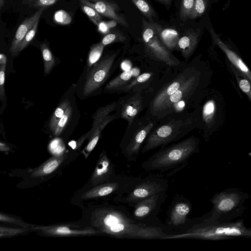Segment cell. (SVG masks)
Here are the masks:
<instances>
[{"mask_svg":"<svg viewBox=\"0 0 251 251\" xmlns=\"http://www.w3.org/2000/svg\"><path fill=\"white\" fill-rule=\"evenodd\" d=\"M82 220V224L116 238L164 239L169 235L161 227L138 223L120 207L108 205L89 207Z\"/></svg>","mask_w":251,"mask_h":251,"instance_id":"1","label":"cell"},{"mask_svg":"<svg viewBox=\"0 0 251 251\" xmlns=\"http://www.w3.org/2000/svg\"><path fill=\"white\" fill-rule=\"evenodd\" d=\"M251 237V229L245 226L244 220H241L222 223H205L202 221L193 224L184 232L169 234L164 239L188 238L222 240Z\"/></svg>","mask_w":251,"mask_h":251,"instance_id":"2","label":"cell"},{"mask_svg":"<svg viewBox=\"0 0 251 251\" xmlns=\"http://www.w3.org/2000/svg\"><path fill=\"white\" fill-rule=\"evenodd\" d=\"M199 151V141L190 138L177 144L162 149L142 163V168L148 171L161 172L184 165L191 156Z\"/></svg>","mask_w":251,"mask_h":251,"instance_id":"3","label":"cell"},{"mask_svg":"<svg viewBox=\"0 0 251 251\" xmlns=\"http://www.w3.org/2000/svg\"><path fill=\"white\" fill-rule=\"evenodd\" d=\"M249 198L248 194L236 188H227L217 193L210 200L213 204L211 211L202 221L230 222L243 214L246 208L244 203Z\"/></svg>","mask_w":251,"mask_h":251,"instance_id":"4","label":"cell"},{"mask_svg":"<svg viewBox=\"0 0 251 251\" xmlns=\"http://www.w3.org/2000/svg\"><path fill=\"white\" fill-rule=\"evenodd\" d=\"M169 182L159 175H151L138 182L124 198L119 201L134 205L139 201L155 194L166 192Z\"/></svg>","mask_w":251,"mask_h":251,"instance_id":"5","label":"cell"},{"mask_svg":"<svg viewBox=\"0 0 251 251\" xmlns=\"http://www.w3.org/2000/svg\"><path fill=\"white\" fill-rule=\"evenodd\" d=\"M142 179L136 178L129 183L124 179H113L110 181L99 184L88 189L80 190L73 199L77 204L84 201L107 196L116 193L122 194L126 191H130Z\"/></svg>","mask_w":251,"mask_h":251,"instance_id":"6","label":"cell"},{"mask_svg":"<svg viewBox=\"0 0 251 251\" xmlns=\"http://www.w3.org/2000/svg\"><path fill=\"white\" fill-rule=\"evenodd\" d=\"M115 52L106 55L93 65L87 73L83 87V95L87 96L100 88L107 78L117 55Z\"/></svg>","mask_w":251,"mask_h":251,"instance_id":"7","label":"cell"},{"mask_svg":"<svg viewBox=\"0 0 251 251\" xmlns=\"http://www.w3.org/2000/svg\"><path fill=\"white\" fill-rule=\"evenodd\" d=\"M30 230H37L46 235L51 236H92L102 234L93 228L78 224H61L48 226H35Z\"/></svg>","mask_w":251,"mask_h":251,"instance_id":"8","label":"cell"},{"mask_svg":"<svg viewBox=\"0 0 251 251\" xmlns=\"http://www.w3.org/2000/svg\"><path fill=\"white\" fill-rule=\"evenodd\" d=\"M116 177L114 165L106 152L103 151L98 160L88 182L81 189H86L113 180Z\"/></svg>","mask_w":251,"mask_h":251,"instance_id":"9","label":"cell"},{"mask_svg":"<svg viewBox=\"0 0 251 251\" xmlns=\"http://www.w3.org/2000/svg\"><path fill=\"white\" fill-rule=\"evenodd\" d=\"M166 197V192H161L144 199L135 203L133 217L136 221H143L155 216Z\"/></svg>","mask_w":251,"mask_h":251,"instance_id":"10","label":"cell"},{"mask_svg":"<svg viewBox=\"0 0 251 251\" xmlns=\"http://www.w3.org/2000/svg\"><path fill=\"white\" fill-rule=\"evenodd\" d=\"M81 3L93 8L100 15L108 18L126 27L129 26L120 7L114 2L106 0H79Z\"/></svg>","mask_w":251,"mask_h":251,"instance_id":"11","label":"cell"},{"mask_svg":"<svg viewBox=\"0 0 251 251\" xmlns=\"http://www.w3.org/2000/svg\"><path fill=\"white\" fill-rule=\"evenodd\" d=\"M191 210L192 205L187 199L175 197L168 211L167 224L174 227L184 225Z\"/></svg>","mask_w":251,"mask_h":251,"instance_id":"12","label":"cell"},{"mask_svg":"<svg viewBox=\"0 0 251 251\" xmlns=\"http://www.w3.org/2000/svg\"><path fill=\"white\" fill-rule=\"evenodd\" d=\"M120 103L121 116L127 121L128 126H130L142 108L141 97L138 93L129 94L123 98Z\"/></svg>","mask_w":251,"mask_h":251,"instance_id":"13","label":"cell"},{"mask_svg":"<svg viewBox=\"0 0 251 251\" xmlns=\"http://www.w3.org/2000/svg\"><path fill=\"white\" fill-rule=\"evenodd\" d=\"M45 10V8L39 9L33 15L25 19L20 25L9 49V51L12 54L17 55L18 54L20 45L25 36L32 28L34 23L40 19Z\"/></svg>","mask_w":251,"mask_h":251,"instance_id":"14","label":"cell"},{"mask_svg":"<svg viewBox=\"0 0 251 251\" xmlns=\"http://www.w3.org/2000/svg\"><path fill=\"white\" fill-rule=\"evenodd\" d=\"M148 125L137 130L132 135L127 145L124 149L125 156L129 160H136L139 155L141 146L150 130Z\"/></svg>","mask_w":251,"mask_h":251,"instance_id":"15","label":"cell"},{"mask_svg":"<svg viewBox=\"0 0 251 251\" xmlns=\"http://www.w3.org/2000/svg\"><path fill=\"white\" fill-rule=\"evenodd\" d=\"M70 161L68 153L50 158L39 167L34 170L31 176L34 178L41 177L49 176L65 166Z\"/></svg>","mask_w":251,"mask_h":251,"instance_id":"16","label":"cell"},{"mask_svg":"<svg viewBox=\"0 0 251 251\" xmlns=\"http://www.w3.org/2000/svg\"><path fill=\"white\" fill-rule=\"evenodd\" d=\"M155 25L158 37L163 45L169 48H173L177 45L180 37L177 30L173 28L164 27L157 23Z\"/></svg>","mask_w":251,"mask_h":251,"instance_id":"17","label":"cell"},{"mask_svg":"<svg viewBox=\"0 0 251 251\" xmlns=\"http://www.w3.org/2000/svg\"><path fill=\"white\" fill-rule=\"evenodd\" d=\"M210 33L215 43L225 52L229 60L242 72L250 75L248 68L242 60L225 45L212 28H210Z\"/></svg>","mask_w":251,"mask_h":251,"instance_id":"18","label":"cell"},{"mask_svg":"<svg viewBox=\"0 0 251 251\" xmlns=\"http://www.w3.org/2000/svg\"><path fill=\"white\" fill-rule=\"evenodd\" d=\"M200 33L199 29H189L179 38L178 46L184 53H190L195 47Z\"/></svg>","mask_w":251,"mask_h":251,"instance_id":"19","label":"cell"},{"mask_svg":"<svg viewBox=\"0 0 251 251\" xmlns=\"http://www.w3.org/2000/svg\"><path fill=\"white\" fill-rule=\"evenodd\" d=\"M113 119V117H107L99 126H97L89 136L88 143L81 151V153L83 154L85 158H87L88 157L91 152L96 146L100 137L101 132L104 127Z\"/></svg>","mask_w":251,"mask_h":251,"instance_id":"20","label":"cell"},{"mask_svg":"<svg viewBox=\"0 0 251 251\" xmlns=\"http://www.w3.org/2000/svg\"><path fill=\"white\" fill-rule=\"evenodd\" d=\"M116 102H113L108 105L99 108L92 117L93 122L91 129L84 137L90 136L94 130L99 126L107 117L116 106Z\"/></svg>","mask_w":251,"mask_h":251,"instance_id":"21","label":"cell"},{"mask_svg":"<svg viewBox=\"0 0 251 251\" xmlns=\"http://www.w3.org/2000/svg\"><path fill=\"white\" fill-rule=\"evenodd\" d=\"M133 76L132 70L125 71L110 81L105 86L106 92L114 91L121 89Z\"/></svg>","mask_w":251,"mask_h":251,"instance_id":"22","label":"cell"},{"mask_svg":"<svg viewBox=\"0 0 251 251\" xmlns=\"http://www.w3.org/2000/svg\"><path fill=\"white\" fill-rule=\"evenodd\" d=\"M104 47L101 42L97 43L91 47L87 59V73L93 65L100 60Z\"/></svg>","mask_w":251,"mask_h":251,"instance_id":"23","label":"cell"},{"mask_svg":"<svg viewBox=\"0 0 251 251\" xmlns=\"http://www.w3.org/2000/svg\"><path fill=\"white\" fill-rule=\"evenodd\" d=\"M135 6L149 21H153L157 14L153 8L146 0H131Z\"/></svg>","mask_w":251,"mask_h":251,"instance_id":"24","label":"cell"},{"mask_svg":"<svg viewBox=\"0 0 251 251\" xmlns=\"http://www.w3.org/2000/svg\"><path fill=\"white\" fill-rule=\"evenodd\" d=\"M40 49L44 60V72L48 74L54 65L55 59L47 44H42Z\"/></svg>","mask_w":251,"mask_h":251,"instance_id":"25","label":"cell"},{"mask_svg":"<svg viewBox=\"0 0 251 251\" xmlns=\"http://www.w3.org/2000/svg\"><path fill=\"white\" fill-rule=\"evenodd\" d=\"M70 105V101L66 99L63 100L54 111L49 124L50 130L52 132H54L58 121L64 115L66 109Z\"/></svg>","mask_w":251,"mask_h":251,"instance_id":"26","label":"cell"},{"mask_svg":"<svg viewBox=\"0 0 251 251\" xmlns=\"http://www.w3.org/2000/svg\"><path fill=\"white\" fill-rule=\"evenodd\" d=\"M126 40V37L120 31L114 30L110 31L102 38L101 43L106 46L115 42H124Z\"/></svg>","mask_w":251,"mask_h":251,"instance_id":"27","label":"cell"},{"mask_svg":"<svg viewBox=\"0 0 251 251\" xmlns=\"http://www.w3.org/2000/svg\"><path fill=\"white\" fill-rule=\"evenodd\" d=\"M208 2L209 0H195L189 19H195L201 16L207 9Z\"/></svg>","mask_w":251,"mask_h":251,"instance_id":"28","label":"cell"},{"mask_svg":"<svg viewBox=\"0 0 251 251\" xmlns=\"http://www.w3.org/2000/svg\"><path fill=\"white\" fill-rule=\"evenodd\" d=\"M195 0H182L181 2L179 17L181 20L186 21L189 16L194 7Z\"/></svg>","mask_w":251,"mask_h":251,"instance_id":"29","label":"cell"},{"mask_svg":"<svg viewBox=\"0 0 251 251\" xmlns=\"http://www.w3.org/2000/svg\"><path fill=\"white\" fill-rule=\"evenodd\" d=\"M72 113V109L71 105H70L57 124L53 132L55 136H59L62 132L71 117Z\"/></svg>","mask_w":251,"mask_h":251,"instance_id":"30","label":"cell"},{"mask_svg":"<svg viewBox=\"0 0 251 251\" xmlns=\"http://www.w3.org/2000/svg\"><path fill=\"white\" fill-rule=\"evenodd\" d=\"M81 8L90 20L97 26L102 21L101 15L93 8L83 3H81Z\"/></svg>","mask_w":251,"mask_h":251,"instance_id":"31","label":"cell"},{"mask_svg":"<svg viewBox=\"0 0 251 251\" xmlns=\"http://www.w3.org/2000/svg\"><path fill=\"white\" fill-rule=\"evenodd\" d=\"M59 0H22L23 4L30 7L40 9L46 8L55 4Z\"/></svg>","mask_w":251,"mask_h":251,"instance_id":"32","label":"cell"},{"mask_svg":"<svg viewBox=\"0 0 251 251\" xmlns=\"http://www.w3.org/2000/svg\"><path fill=\"white\" fill-rule=\"evenodd\" d=\"M30 230V228L21 227L13 228L0 226V237L16 236Z\"/></svg>","mask_w":251,"mask_h":251,"instance_id":"33","label":"cell"},{"mask_svg":"<svg viewBox=\"0 0 251 251\" xmlns=\"http://www.w3.org/2000/svg\"><path fill=\"white\" fill-rule=\"evenodd\" d=\"M54 22L59 25H67L70 24L72 18L70 14L63 10H59L54 13L53 16Z\"/></svg>","mask_w":251,"mask_h":251,"instance_id":"34","label":"cell"},{"mask_svg":"<svg viewBox=\"0 0 251 251\" xmlns=\"http://www.w3.org/2000/svg\"><path fill=\"white\" fill-rule=\"evenodd\" d=\"M39 20H37L33 25L32 28L29 30L25 36L23 41L20 45L18 53L25 49L32 40L37 32Z\"/></svg>","mask_w":251,"mask_h":251,"instance_id":"35","label":"cell"},{"mask_svg":"<svg viewBox=\"0 0 251 251\" xmlns=\"http://www.w3.org/2000/svg\"><path fill=\"white\" fill-rule=\"evenodd\" d=\"M0 222L8 223L19 226L22 227L31 228L34 225L26 223L15 217L0 213Z\"/></svg>","mask_w":251,"mask_h":251,"instance_id":"36","label":"cell"},{"mask_svg":"<svg viewBox=\"0 0 251 251\" xmlns=\"http://www.w3.org/2000/svg\"><path fill=\"white\" fill-rule=\"evenodd\" d=\"M151 76V75L149 73H144L137 77L135 80L133 81L130 84L127 83L121 89H122L125 92L129 91L137 83H142L147 81Z\"/></svg>","mask_w":251,"mask_h":251,"instance_id":"37","label":"cell"},{"mask_svg":"<svg viewBox=\"0 0 251 251\" xmlns=\"http://www.w3.org/2000/svg\"><path fill=\"white\" fill-rule=\"evenodd\" d=\"M5 69L6 65H0V99L2 100H4L5 98L4 86Z\"/></svg>","mask_w":251,"mask_h":251,"instance_id":"38","label":"cell"},{"mask_svg":"<svg viewBox=\"0 0 251 251\" xmlns=\"http://www.w3.org/2000/svg\"><path fill=\"white\" fill-rule=\"evenodd\" d=\"M117 22L112 20L109 22L101 21L98 25L100 32L102 33H107L110 31V29L116 25Z\"/></svg>","mask_w":251,"mask_h":251,"instance_id":"39","label":"cell"},{"mask_svg":"<svg viewBox=\"0 0 251 251\" xmlns=\"http://www.w3.org/2000/svg\"><path fill=\"white\" fill-rule=\"evenodd\" d=\"M182 96V90L179 88L170 96L169 100L172 103H176L179 101Z\"/></svg>","mask_w":251,"mask_h":251,"instance_id":"40","label":"cell"},{"mask_svg":"<svg viewBox=\"0 0 251 251\" xmlns=\"http://www.w3.org/2000/svg\"><path fill=\"white\" fill-rule=\"evenodd\" d=\"M180 87V84L177 81L172 83L166 90V94L168 96H170L175 91L178 89Z\"/></svg>","mask_w":251,"mask_h":251,"instance_id":"41","label":"cell"},{"mask_svg":"<svg viewBox=\"0 0 251 251\" xmlns=\"http://www.w3.org/2000/svg\"><path fill=\"white\" fill-rule=\"evenodd\" d=\"M240 89L245 93H248L250 92V83L246 79H242L239 82Z\"/></svg>","mask_w":251,"mask_h":251,"instance_id":"42","label":"cell"},{"mask_svg":"<svg viewBox=\"0 0 251 251\" xmlns=\"http://www.w3.org/2000/svg\"><path fill=\"white\" fill-rule=\"evenodd\" d=\"M214 110V105L212 102H209L204 107V113L207 115L210 114Z\"/></svg>","mask_w":251,"mask_h":251,"instance_id":"43","label":"cell"},{"mask_svg":"<svg viewBox=\"0 0 251 251\" xmlns=\"http://www.w3.org/2000/svg\"><path fill=\"white\" fill-rule=\"evenodd\" d=\"M121 67L122 69L125 71H128L131 70V62L128 60H124L121 64Z\"/></svg>","mask_w":251,"mask_h":251,"instance_id":"44","label":"cell"},{"mask_svg":"<svg viewBox=\"0 0 251 251\" xmlns=\"http://www.w3.org/2000/svg\"><path fill=\"white\" fill-rule=\"evenodd\" d=\"M10 148L6 144L0 142V151H8Z\"/></svg>","mask_w":251,"mask_h":251,"instance_id":"45","label":"cell"},{"mask_svg":"<svg viewBox=\"0 0 251 251\" xmlns=\"http://www.w3.org/2000/svg\"><path fill=\"white\" fill-rule=\"evenodd\" d=\"M7 58L5 54H0V65H6Z\"/></svg>","mask_w":251,"mask_h":251,"instance_id":"46","label":"cell"},{"mask_svg":"<svg viewBox=\"0 0 251 251\" xmlns=\"http://www.w3.org/2000/svg\"><path fill=\"white\" fill-rule=\"evenodd\" d=\"M158 1L159 3L165 5L167 6L172 3L173 0H156Z\"/></svg>","mask_w":251,"mask_h":251,"instance_id":"47","label":"cell"},{"mask_svg":"<svg viewBox=\"0 0 251 251\" xmlns=\"http://www.w3.org/2000/svg\"><path fill=\"white\" fill-rule=\"evenodd\" d=\"M4 4V0H0V11Z\"/></svg>","mask_w":251,"mask_h":251,"instance_id":"48","label":"cell"}]
</instances>
